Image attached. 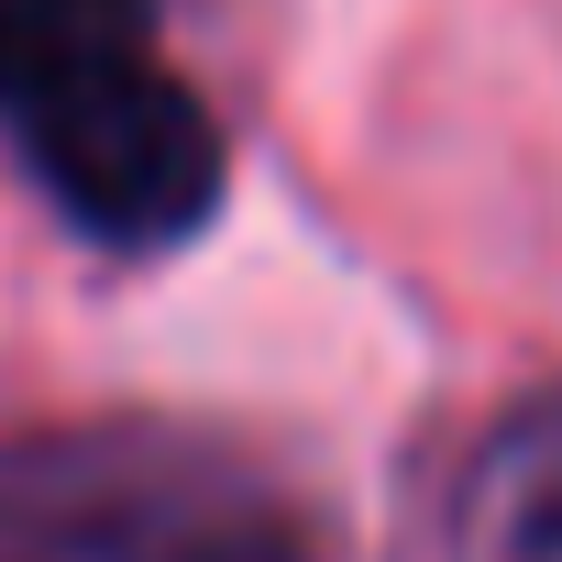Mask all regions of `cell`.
Wrapping results in <instances>:
<instances>
[{
	"instance_id": "cell-1",
	"label": "cell",
	"mask_w": 562,
	"mask_h": 562,
	"mask_svg": "<svg viewBox=\"0 0 562 562\" xmlns=\"http://www.w3.org/2000/svg\"><path fill=\"white\" fill-rule=\"evenodd\" d=\"M0 122L111 254H166L221 199V122L155 56V0H0Z\"/></svg>"
},
{
	"instance_id": "cell-2",
	"label": "cell",
	"mask_w": 562,
	"mask_h": 562,
	"mask_svg": "<svg viewBox=\"0 0 562 562\" xmlns=\"http://www.w3.org/2000/svg\"><path fill=\"white\" fill-rule=\"evenodd\" d=\"M0 562H310V518L210 430L89 419L0 441Z\"/></svg>"
},
{
	"instance_id": "cell-3",
	"label": "cell",
	"mask_w": 562,
	"mask_h": 562,
	"mask_svg": "<svg viewBox=\"0 0 562 562\" xmlns=\"http://www.w3.org/2000/svg\"><path fill=\"white\" fill-rule=\"evenodd\" d=\"M463 529L485 562H562V386L529 397L463 474Z\"/></svg>"
}]
</instances>
